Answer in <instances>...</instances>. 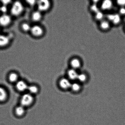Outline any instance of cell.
<instances>
[{"label":"cell","instance_id":"1","mask_svg":"<svg viewBox=\"0 0 125 125\" xmlns=\"http://www.w3.org/2000/svg\"><path fill=\"white\" fill-rule=\"evenodd\" d=\"M24 5L19 1H16L12 2L10 11L12 17H18L24 13Z\"/></svg>","mask_w":125,"mask_h":125},{"label":"cell","instance_id":"2","mask_svg":"<svg viewBox=\"0 0 125 125\" xmlns=\"http://www.w3.org/2000/svg\"><path fill=\"white\" fill-rule=\"evenodd\" d=\"M123 18L116 10L106 14V19L110 22L113 27L120 26L123 21Z\"/></svg>","mask_w":125,"mask_h":125},{"label":"cell","instance_id":"3","mask_svg":"<svg viewBox=\"0 0 125 125\" xmlns=\"http://www.w3.org/2000/svg\"><path fill=\"white\" fill-rule=\"evenodd\" d=\"M100 10L106 14L114 11L116 6L114 1L111 0H103L99 4Z\"/></svg>","mask_w":125,"mask_h":125},{"label":"cell","instance_id":"4","mask_svg":"<svg viewBox=\"0 0 125 125\" xmlns=\"http://www.w3.org/2000/svg\"><path fill=\"white\" fill-rule=\"evenodd\" d=\"M70 68L79 70L83 67L84 62L82 58L77 55H74L69 58L68 61Z\"/></svg>","mask_w":125,"mask_h":125},{"label":"cell","instance_id":"5","mask_svg":"<svg viewBox=\"0 0 125 125\" xmlns=\"http://www.w3.org/2000/svg\"><path fill=\"white\" fill-rule=\"evenodd\" d=\"M51 2L48 0H39L37 1V10L42 13L48 11L51 8Z\"/></svg>","mask_w":125,"mask_h":125},{"label":"cell","instance_id":"6","mask_svg":"<svg viewBox=\"0 0 125 125\" xmlns=\"http://www.w3.org/2000/svg\"><path fill=\"white\" fill-rule=\"evenodd\" d=\"M97 24L98 29L102 33L108 32L113 28L111 23L106 18Z\"/></svg>","mask_w":125,"mask_h":125},{"label":"cell","instance_id":"7","mask_svg":"<svg viewBox=\"0 0 125 125\" xmlns=\"http://www.w3.org/2000/svg\"><path fill=\"white\" fill-rule=\"evenodd\" d=\"M45 30L41 25L35 24L32 26L30 33L34 37L39 38L43 36L45 33Z\"/></svg>","mask_w":125,"mask_h":125},{"label":"cell","instance_id":"8","mask_svg":"<svg viewBox=\"0 0 125 125\" xmlns=\"http://www.w3.org/2000/svg\"><path fill=\"white\" fill-rule=\"evenodd\" d=\"M12 16L10 14H2L0 15V26L6 27L11 25L12 22Z\"/></svg>","mask_w":125,"mask_h":125},{"label":"cell","instance_id":"9","mask_svg":"<svg viewBox=\"0 0 125 125\" xmlns=\"http://www.w3.org/2000/svg\"><path fill=\"white\" fill-rule=\"evenodd\" d=\"M34 98L31 94H25L22 96L21 100V106L25 107L31 105L34 101Z\"/></svg>","mask_w":125,"mask_h":125},{"label":"cell","instance_id":"10","mask_svg":"<svg viewBox=\"0 0 125 125\" xmlns=\"http://www.w3.org/2000/svg\"><path fill=\"white\" fill-rule=\"evenodd\" d=\"M92 16L93 21L97 24L106 18V14L101 10Z\"/></svg>","mask_w":125,"mask_h":125},{"label":"cell","instance_id":"11","mask_svg":"<svg viewBox=\"0 0 125 125\" xmlns=\"http://www.w3.org/2000/svg\"><path fill=\"white\" fill-rule=\"evenodd\" d=\"M43 13L36 10L32 12L31 18L34 22L38 23L41 21L43 19Z\"/></svg>","mask_w":125,"mask_h":125},{"label":"cell","instance_id":"12","mask_svg":"<svg viewBox=\"0 0 125 125\" xmlns=\"http://www.w3.org/2000/svg\"><path fill=\"white\" fill-rule=\"evenodd\" d=\"M11 42V39L8 35L0 34V48L8 46Z\"/></svg>","mask_w":125,"mask_h":125},{"label":"cell","instance_id":"13","mask_svg":"<svg viewBox=\"0 0 125 125\" xmlns=\"http://www.w3.org/2000/svg\"><path fill=\"white\" fill-rule=\"evenodd\" d=\"M79 73L78 71L71 68H69L67 71L68 78L70 81L77 80Z\"/></svg>","mask_w":125,"mask_h":125},{"label":"cell","instance_id":"14","mask_svg":"<svg viewBox=\"0 0 125 125\" xmlns=\"http://www.w3.org/2000/svg\"><path fill=\"white\" fill-rule=\"evenodd\" d=\"M59 84L62 89L66 90L70 89L72 83L68 78H63L60 80Z\"/></svg>","mask_w":125,"mask_h":125},{"label":"cell","instance_id":"15","mask_svg":"<svg viewBox=\"0 0 125 125\" xmlns=\"http://www.w3.org/2000/svg\"><path fill=\"white\" fill-rule=\"evenodd\" d=\"M88 10L91 15L100 10L99 5L89 3L88 7Z\"/></svg>","mask_w":125,"mask_h":125},{"label":"cell","instance_id":"16","mask_svg":"<svg viewBox=\"0 0 125 125\" xmlns=\"http://www.w3.org/2000/svg\"><path fill=\"white\" fill-rule=\"evenodd\" d=\"M8 97V94L6 89L0 86V103L4 102Z\"/></svg>","mask_w":125,"mask_h":125},{"label":"cell","instance_id":"17","mask_svg":"<svg viewBox=\"0 0 125 125\" xmlns=\"http://www.w3.org/2000/svg\"><path fill=\"white\" fill-rule=\"evenodd\" d=\"M16 87L18 91L23 92L27 90L28 86L25 82L23 81H20L17 82Z\"/></svg>","mask_w":125,"mask_h":125},{"label":"cell","instance_id":"18","mask_svg":"<svg viewBox=\"0 0 125 125\" xmlns=\"http://www.w3.org/2000/svg\"><path fill=\"white\" fill-rule=\"evenodd\" d=\"M32 26L30 23L27 22H24L22 23L20 25V28L23 32H30Z\"/></svg>","mask_w":125,"mask_h":125},{"label":"cell","instance_id":"19","mask_svg":"<svg viewBox=\"0 0 125 125\" xmlns=\"http://www.w3.org/2000/svg\"><path fill=\"white\" fill-rule=\"evenodd\" d=\"M80 84V83L78 82H74L73 83H72L70 89L73 92H79L81 89V86Z\"/></svg>","mask_w":125,"mask_h":125},{"label":"cell","instance_id":"20","mask_svg":"<svg viewBox=\"0 0 125 125\" xmlns=\"http://www.w3.org/2000/svg\"><path fill=\"white\" fill-rule=\"evenodd\" d=\"M88 79L87 75L84 72L79 73L77 80L80 83H83L86 81Z\"/></svg>","mask_w":125,"mask_h":125},{"label":"cell","instance_id":"21","mask_svg":"<svg viewBox=\"0 0 125 125\" xmlns=\"http://www.w3.org/2000/svg\"><path fill=\"white\" fill-rule=\"evenodd\" d=\"M25 112L24 106H18L15 109V112L16 114L18 116H22L24 114Z\"/></svg>","mask_w":125,"mask_h":125},{"label":"cell","instance_id":"22","mask_svg":"<svg viewBox=\"0 0 125 125\" xmlns=\"http://www.w3.org/2000/svg\"><path fill=\"white\" fill-rule=\"evenodd\" d=\"M18 78V75L15 73H11L9 74V79L11 82H16Z\"/></svg>","mask_w":125,"mask_h":125},{"label":"cell","instance_id":"23","mask_svg":"<svg viewBox=\"0 0 125 125\" xmlns=\"http://www.w3.org/2000/svg\"><path fill=\"white\" fill-rule=\"evenodd\" d=\"M114 1L116 7L117 8L125 7V0H117Z\"/></svg>","mask_w":125,"mask_h":125},{"label":"cell","instance_id":"24","mask_svg":"<svg viewBox=\"0 0 125 125\" xmlns=\"http://www.w3.org/2000/svg\"><path fill=\"white\" fill-rule=\"evenodd\" d=\"M27 90L31 94H36L38 91V89L36 86L34 85H31L28 86Z\"/></svg>","mask_w":125,"mask_h":125},{"label":"cell","instance_id":"25","mask_svg":"<svg viewBox=\"0 0 125 125\" xmlns=\"http://www.w3.org/2000/svg\"><path fill=\"white\" fill-rule=\"evenodd\" d=\"M116 11L123 18L124 16H125V7L117 8Z\"/></svg>","mask_w":125,"mask_h":125},{"label":"cell","instance_id":"26","mask_svg":"<svg viewBox=\"0 0 125 125\" xmlns=\"http://www.w3.org/2000/svg\"><path fill=\"white\" fill-rule=\"evenodd\" d=\"M8 8L7 6L2 5L0 7V12L2 14H7L8 11Z\"/></svg>","mask_w":125,"mask_h":125},{"label":"cell","instance_id":"27","mask_svg":"<svg viewBox=\"0 0 125 125\" xmlns=\"http://www.w3.org/2000/svg\"><path fill=\"white\" fill-rule=\"evenodd\" d=\"M26 2L27 4L30 7H32L36 5L37 1L31 0H26Z\"/></svg>","mask_w":125,"mask_h":125},{"label":"cell","instance_id":"28","mask_svg":"<svg viewBox=\"0 0 125 125\" xmlns=\"http://www.w3.org/2000/svg\"><path fill=\"white\" fill-rule=\"evenodd\" d=\"M1 3L2 4V5H3L8 6V5L10 4H11L12 3V1L11 0H1Z\"/></svg>","mask_w":125,"mask_h":125},{"label":"cell","instance_id":"29","mask_svg":"<svg viewBox=\"0 0 125 125\" xmlns=\"http://www.w3.org/2000/svg\"><path fill=\"white\" fill-rule=\"evenodd\" d=\"M101 1V0H91L89 1V3L99 5Z\"/></svg>","mask_w":125,"mask_h":125},{"label":"cell","instance_id":"30","mask_svg":"<svg viewBox=\"0 0 125 125\" xmlns=\"http://www.w3.org/2000/svg\"><path fill=\"white\" fill-rule=\"evenodd\" d=\"M124 31H125V24L124 25Z\"/></svg>","mask_w":125,"mask_h":125},{"label":"cell","instance_id":"31","mask_svg":"<svg viewBox=\"0 0 125 125\" xmlns=\"http://www.w3.org/2000/svg\"><path fill=\"white\" fill-rule=\"evenodd\" d=\"M1 27L0 26V33L1 31Z\"/></svg>","mask_w":125,"mask_h":125},{"label":"cell","instance_id":"32","mask_svg":"<svg viewBox=\"0 0 125 125\" xmlns=\"http://www.w3.org/2000/svg\"></svg>","mask_w":125,"mask_h":125}]
</instances>
